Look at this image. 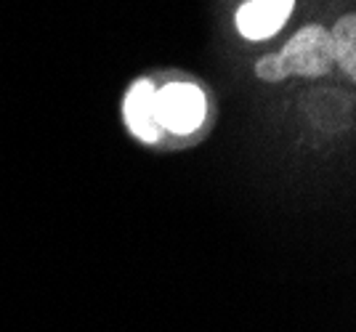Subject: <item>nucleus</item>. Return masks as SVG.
Instances as JSON below:
<instances>
[{
	"instance_id": "1",
	"label": "nucleus",
	"mask_w": 356,
	"mask_h": 332,
	"mask_svg": "<svg viewBox=\"0 0 356 332\" xmlns=\"http://www.w3.org/2000/svg\"><path fill=\"white\" fill-rule=\"evenodd\" d=\"M154 115L160 131L186 136L205 120V96L192 83H168L154 93Z\"/></svg>"
},
{
	"instance_id": "6",
	"label": "nucleus",
	"mask_w": 356,
	"mask_h": 332,
	"mask_svg": "<svg viewBox=\"0 0 356 332\" xmlns=\"http://www.w3.org/2000/svg\"><path fill=\"white\" fill-rule=\"evenodd\" d=\"M255 75L261 77V80H266V83H282L287 80V69H284L282 64V56L280 53H268L264 59H258L255 64Z\"/></svg>"
},
{
	"instance_id": "4",
	"label": "nucleus",
	"mask_w": 356,
	"mask_h": 332,
	"mask_svg": "<svg viewBox=\"0 0 356 332\" xmlns=\"http://www.w3.org/2000/svg\"><path fill=\"white\" fill-rule=\"evenodd\" d=\"M239 35L245 40H268L284 27V19L268 11L266 6H261L258 0H248L239 6L237 16H234Z\"/></svg>"
},
{
	"instance_id": "5",
	"label": "nucleus",
	"mask_w": 356,
	"mask_h": 332,
	"mask_svg": "<svg viewBox=\"0 0 356 332\" xmlns=\"http://www.w3.org/2000/svg\"><path fill=\"white\" fill-rule=\"evenodd\" d=\"M330 48H332V61L341 64V69L348 77L356 75V16L346 14L335 22L330 30Z\"/></svg>"
},
{
	"instance_id": "3",
	"label": "nucleus",
	"mask_w": 356,
	"mask_h": 332,
	"mask_svg": "<svg viewBox=\"0 0 356 332\" xmlns=\"http://www.w3.org/2000/svg\"><path fill=\"white\" fill-rule=\"evenodd\" d=\"M154 93L157 88L149 80H136L134 88L125 96V104H122V115H125L131 133L147 144L160 138V125H157V115H154Z\"/></svg>"
},
{
	"instance_id": "2",
	"label": "nucleus",
	"mask_w": 356,
	"mask_h": 332,
	"mask_svg": "<svg viewBox=\"0 0 356 332\" xmlns=\"http://www.w3.org/2000/svg\"><path fill=\"white\" fill-rule=\"evenodd\" d=\"M282 64L287 75L298 77H319L325 75L332 64V48H330V32L319 24H309L296 32L287 46L282 48Z\"/></svg>"
},
{
	"instance_id": "7",
	"label": "nucleus",
	"mask_w": 356,
	"mask_h": 332,
	"mask_svg": "<svg viewBox=\"0 0 356 332\" xmlns=\"http://www.w3.org/2000/svg\"><path fill=\"white\" fill-rule=\"evenodd\" d=\"M261 6H266L268 11H274L277 16H282L284 22L290 19L293 8H296V0H258Z\"/></svg>"
}]
</instances>
